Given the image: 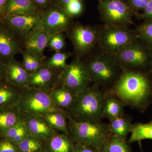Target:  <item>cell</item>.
I'll return each instance as SVG.
<instances>
[{
    "label": "cell",
    "instance_id": "obj_1",
    "mask_svg": "<svg viewBox=\"0 0 152 152\" xmlns=\"http://www.w3.org/2000/svg\"><path fill=\"white\" fill-rule=\"evenodd\" d=\"M114 91L125 103L142 108L148 104L152 89L151 82L145 75L139 71L128 70L118 78Z\"/></svg>",
    "mask_w": 152,
    "mask_h": 152
},
{
    "label": "cell",
    "instance_id": "obj_2",
    "mask_svg": "<svg viewBox=\"0 0 152 152\" xmlns=\"http://www.w3.org/2000/svg\"><path fill=\"white\" fill-rule=\"evenodd\" d=\"M68 123L69 134L75 143L92 147L98 151H103L112 136L108 125L99 122L77 121L69 114Z\"/></svg>",
    "mask_w": 152,
    "mask_h": 152
},
{
    "label": "cell",
    "instance_id": "obj_3",
    "mask_svg": "<svg viewBox=\"0 0 152 152\" xmlns=\"http://www.w3.org/2000/svg\"><path fill=\"white\" fill-rule=\"evenodd\" d=\"M105 101V96L97 85L90 86L76 95L68 111L77 121L97 122L104 116Z\"/></svg>",
    "mask_w": 152,
    "mask_h": 152
},
{
    "label": "cell",
    "instance_id": "obj_4",
    "mask_svg": "<svg viewBox=\"0 0 152 152\" xmlns=\"http://www.w3.org/2000/svg\"><path fill=\"white\" fill-rule=\"evenodd\" d=\"M16 106L24 117L41 116L50 112L65 110L55 103L48 92L28 87L23 89Z\"/></svg>",
    "mask_w": 152,
    "mask_h": 152
},
{
    "label": "cell",
    "instance_id": "obj_5",
    "mask_svg": "<svg viewBox=\"0 0 152 152\" xmlns=\"http://www.w3.org/2000/svg\"><path fill=\"white\" fill-rule=\"evenodd\" d=\"M139 39L127 26H106L99 31L98 44L103 53L113 54Z\"/></svg>",
    "mask_w": 152,
    "mask_h": 152
},
{
    "label": "cell",
    "instance_id": "obj_6",
    "mask_svg": "<svg viewBox=\"0 0 152 152\" xmlns=\"http://www.w3.org/2000/svg\"><path fill=\"white\" fill-rule=\"evenodd\" d=\"M92 82L86 66L75 56L72 61L60 72L59 85L77 95L90 87Z\"/></svg>",
    "mask_w": 152,
    "mask_h": 152
},
{
    "label": "cell",
    "instance_id": "obj_7",
    "mask_svg": "<svg viewBox=\"0 0 152 152\" xmlns=\"http://www.w3.org/2000/svg\"><path fill=\"white\" fill-rule=\"evenodd\" d=\"M98 10L106 26H128L136 12L122 0H99Z\"/></svg>",
    "mask_w": 152,
    "mask_h": 152
},
{
    "label": "cell",
    "instance_id": "obj_8",
    "mask_svg": "<svg viewBox=\"0 0 152 152\" xmlns=\"http://www.w3.org/2000/svg\"><path fill=\"white\" fill-rule=\"evenodd\" d=\"M111 55L121 67L140 69L151 66L152 51L140 39Z\"/></svg>",
    "mask_w": 152,
    "mask_h": 152
},
{
    "label": "cell",
    "instance_id": "obj_9",
    "mask_svg": "<svg viewBox=\"0 0 152 152\" xmlns=\"http://www.w3.org/2000/svg\"><path fill=\"white\" fill-rule=\"evenodd\" d=\"M86 66L96 85H106L113 81L118 75L119 65L110 54L103 53L94 57Z\"/></svg>",
    "mask_w": 152,
    "mask_h": 152
},
{
    "label": "cell",
    "instance_id": "obj_10",
    "mask_svg": "<svg viewBox=\"0 0 152 152\" xmlns=\"http://www.w3.org/2000/svg\"><path fill=\"white\" fill-rule=\"evenodd\" d=\"M42 13L38 11L28 15L7 16L1 20L9 32L21 44L32 31L38 27Z\"/></svg>",
    "mask_w": 152,
    "mask_h": 152
},
{
    "label": "cell",
    "instance_id": "obj_11",
    "mask_svg": "<svg viewBox=\"0 0 152 152\" xmlns=\"http://www.w3.org/2000/svg\"><path fill=\"white\" fill-rule=\"evenodd\" d=\"M67 32L76 56L79 58L89 53L98 43L99 31L92 27L78 24L72 26Z\"/></svg>",
    "mask_w": 152,
    "mask_h": 152
},
{
    "label": "cell",
    "instance_id": "obj_12",
    "mask_svg": "<svg viewBox=\"0 0 152 152\" xmlns=\"http://www.w3.org/2000/svg\"><path fill=\"white\" fill-rule=\"evenodd\" d=\"M72 26V18L66 12L62 7H53L43 12L37 28L51 35L67 31Z\"/></svg>",
    "mask_w": 152,
    "mask_h": 152
},
{
    "label": "cell",
    "instance_id": "obj_13",
    "mask_svg": "<svg viewBox=\"0 0 152 152\" xmlns=\"http://www.w3.org/2000/svg\"><path fill=\"white\" fill-rule=\"evenodd\" d=\"M61 71L46 65L34 73L30 75L28 88L49 92L59 85Z\"/></svg>",
    "mask_w": 152,
    "mask_h": 152
},
{
    "label": "cell",
    "instance_id": "obj_14",
    "mask_svg": "<svg viewBox=\"0 0 152 152\" xmlns=\"http://www.w3.org/2000/svg\"><path fill=\"white\" fill-rule=\"evenodd\" d=\"M20 43L9 32L0 20V58L7 63L21 53Z\"/></svg>",
    "mask_w": 152,
    "mask_h": 152
},
{
    "label": "cell",
    "instance_id": "obj_15",
    "mask_svg": "<svg viewBox=\"0 0 152 152\" xmlns=\"http://www.w3.org/2000/svg\"><path fill=\"white\" fill-rule=\"evenodd\" d=\"M50 35L41 29L33 30L22 42L23 50L35 55L45 58L44 51L47 48Z\"/></svg>",
    "mask_w": 152,
    "mask_h": 152
},
{
    "label": "cell",
    "instance_id": "obj_16",
    "mask_svg": "<svg viewBox=\"0 0 152 152\" xmlns=\"http://www.w3.org/2000/svg\"><path fill=\"white\" fill-rule=\"evenodd\" d=\"M6 63V80L21 89L28 87L30 74L15 58Z\"/></svg>",
    "mask_w": 152,
    "mask_h": 152
},
{
    "label": "cell",
    "instance_id": "obj_17",
    "mask_svg": "<svg viewBox=\"0 0 152 152\" xmlns=\"http://www.w3.org/2000/svg\"><path fill=\"white\" fill-rule=\"evenodd\" d=\"M24 119L30 134L43 140L57 132L40 116H28L25 117Z\"/></svg>",
    "mask_w": 152,
    "mask_h": 152
},
{
    "label": "cell",
    "instance_id": "obj_18",
    "mask_svg": "<svg viewBox=\"0 0 152 152\" xmlns=\"http://www.w3.org/2000/svg\"><path fill=\"white\" fill-rule=\"evenodd\" d=\"M75 142L69 134L57 132L44 140V152H74Z\"/></svg>",
    "mask_w": 152,
    "mask_h": 152
},
{
    "label": "cell",
    "instance_id": "obj_19",
    "mask_svg": "<svg viewBox=\"0 0 152 152\" xmlns=\"http://www.w3.org/2000/svg\"><path fill=\"white\" fill-rule=\"evenodd\" d=\"M24 118L16 106L0 107V135Z\"/></svg>",
    "mask_w": 152,
    "mask_h": 152
},
{
    "label": "cell",
    "instance_id": "obj_20",
    "mask_svg": "<svg viewBox=\"0 0 152 152\" xmlns=\"http://www.w3.org/2000/svg\"><path fill=\"white\" fill-rule=\"evenodd\" d=\"M38 10V6L31 0H8L3 18L32 14L37 12Z\"/></svg>",
    "mask_w": 152,
    "mask_h": 152
},
{
    "label": "cell",
    "instance_id": "obj_21",
    "mask_svg": "<svg viewBox=\"0 0 152 152\" xmlns=\"http://www.w3.org/2000/svg\"><path fill=\"white\" fill-rule=\"evenodd\" d=\"M23 90L6 80L0 83V107L16 106Z\"/></svg>",
    "mask_w": 152,
    "mask_h": 152
},
{
    "label": "cell",
    "instance_id": "obj_22",
    "mask_svg": "<svg viewBox=\"0 0 152 152\" xmlns=\"http://www.w3.org/2000/svg\"><path fill=\"white\" fill-rule=\"evenodd\" d=\"M69 112L66 110L56 111L41 116L49 125L58 132L69 134L68 117Z\"/></svg>",
    "mask_w": 152,
    "mask_h": 152
},
{
    "label": "cell",
    "instance_id": "obj_23",
    "mask_svg": "<svg viewBox=\"0 0 152 152\" xmlns=\"http://www.w3.org/2000/svg\"><path fill=\"white\" fill-rule=\"evenodd\" d=\"M53 101L60 108L68 110L72 105L76 95L66 88L58 86L50 92Z\"/></svg>",
    "mask_w": 152,
    "mask_h": 152
},
{
    "label": "cell",
    "instance_id": "obj_24",
    "mask_svg": "<svg viewBox=\"0 0 152 152\" xmlns=\"http://www.w3.org/2000/svg\"><path fill=\"white\" fill-rule=\"evenodd\" d=\"M132 126L130 120L124 115L111 120L108 125L112 135L124 140H126L130 133Z\"/></svg>",
    "mask_w": 152,
    "mask_h": 152
},
{
    "label": "cell",
    "instance_id": "obj_25",
    "mask_svg": "<svg viewBox=\"0 0 152 152\" xmlns=\"http://www.w3.org/2000/svg\"><path fill=\"white\" fill-rule=\"evenodd\" d=\"M128 143L140 142L144 140H152V121L147 124L137 123L132 125Z\"/></svg>",
    "mask_w": 152,
    "mask_h": 152
},
{
    "label": "cell",
    "instance_id": "obj_26",
    "mask_svg": "<svg viewBox=\"0 0 152 152\" xmlns=\"http://www.w3.org/2000/svg\"><path fill=\"white\" fill-rule=\"evenodd\" d=\"M29 134H30L24 119L0 135V137L7 138L18 145Z\"/></svg>",
    "mask_w": 152,
    "mask_h": 152
},
{
    "label": "cell",
    "instance_id": "obj_27",
    "mask_svg": "<svg viewBox=\"0 0 152 152\" xmlns=\"http://www.w3.org/2000/svg\"><path fill=\"white\" fill-rule=\"evenodd\" d=\"M21 53L23 56L22 64L30 75L37 71L45 64V58L38 56L23 49Z\"/></svg>",
    "mask_w": 152,
    "mask_h": 152
},
{
    "label": "cell",
    "instance_id": "obj_28",
    "mask_svg": "<svg viewBox=\"0 0 152 152\" xmlns=\"http://www.w3.org/2000/svg\"><path fill=\"white\" fill-rule=\"evenodd\" d=\"M123 113L122 104L117 98L112 96H105L104 116L111 120L122 115Z\"/></svg>",
    "mask_w": 152,
    "mask_h": 152
},
{
    "label": "cell",
    "instance_id": "obj_29",
    "mask_svg": "<svg viewBox=\"0 0 152 152\" xmlns=\"http://www.w3.org/2000/svg\"><path fill=\"white\" fill-rule=\"evenodd\" d=\"M18 145L20 152H42L44 140L29 134Z\"/></svg>",
    "mask_w": 152,
    "mask_h": 152
},
{
    "label": "cell",
    "instance_id": "obj_30",
    "mask_svg": "<svg viewBox=\"0 0 152 152\" xmlns=\"http://www.w3.org/2000/svg\"><path fill=\"white\" fill-rule=\"evenodd\" d=\"M139 39L152 51V20H146L136 30Z\"/></svg>",
    "mask_w": 152,
    "mask_h": 152
},
{
    "label": "cell",
    "instance_id": "obj_31",
    "mask_svg": "<svg viewBox=\"0 0 152 152\" xmlns=\"http://www.w3.org/2000/svg\"><path fill=\"white\" fill-rule=\"evenodd\" d=\"M72 55L70 53L56 52L46 61V65L57 70H62L67 65V60Z\"/></svg>",
    "mask_w": 152,
    "mask_h": 152
},
{
    "label": "cell",
    "instance_id": "obj_32",
    "mask_svg": "<svg viewBox=\"0 0 152 152\" xmlns=\"http://www.w3.org/2000/svg\"><path fill=\"white\" fill-rule=\"evenodd\" d=\"M103 152H132L125 140L112 135L105 146Z\"/></svg>",
    "mask_w": 152,
    "mask_h": 152
},
{
    "label": "cell",
    "instance_id": "obj_33",
    "mask_svg": "<svg viewBox=\"0 0 152 152\" xmlns=\"http://www.w3.org/2000/svg\"><path fill=\"white\" fill-rule=\"evenodd\" d=\"M64 33H59L50 36L47 48L51 50L56 52H62L66 48L65 37Z\"/></svg>",
    "mask_w": 152,
    "mask_h": 152
},
{
    "label": "cell",
    "instance_id": "obj_34",
    "mask_svg": "<svg viewBox=\"0 0 152 152\" xmlns=\"http://www.w3.org/2000/svg\"><path fill=\"white\" fill-rule=\"evenodd\" d=\"M62 8L72 18L82 13L83 10V1H75L66 5Z\"/></svg>",
    "mask_w": 152,
    "mask_h": 152
},
{
    "label": "cell",
    "instance_id": "obj_35",
    "mask_svg": "<svg viewBox=\"0 0 152 152\" xmlns=\"http://www.w3.org/2000/svg\"><path fill=\"white\" fill-rule=\"evenodd\" d=\"M0 152H20L17 144L11 140L0 137Z\"/></svg>",
    "mask_w": 152,
    "mask_h": 152
},
{
    "label": "cell",
    "instance_id": "obj_36",
    "mask_svg": "<svg viewBox=\"0 0 152 152\" xmlns=\"http://www.w3.org/2000/svg\"><path fill=\"white\" fill-rule=\"evenodd\" d=\"M151 0H128V4L134 11L144 10Z\"/></svg>",
    "mask_w": 152,
    "mask_h": 152
},
{
    "label": "cell",
    "instance_id": "obj_37",
    "mask_svg": "<svg viewBox=\"0 0 152 152\" xmlns=\"http://www.w3.org/2000/svg\"><path fill=\"white\" fill-rule=\"evenodd\" d=\"M135 15L140 19L152 20V0L150 1L142 13L139 14L136 12Z\"/></svg>",
    "mask_w": 152,
    "mask_h": 152
},
{
    "label": "cell",
    "instance_id": "obj_38",
    "mask_svg": "<svg viewBox=\"0 0 152 152\" xmlns=\"http://www.w3.org/2000/svg\"><path fill=\"white\" fill-rule=\"evenodd\" d=\"M98 151L92 147L85 145L75 143L74 152H98Z\"/></svg>",
    "mask_w": 152,
    "mask_h": 152
},
{
    "label": "cell",
    "instance_id": "obj_39",
    "mask_svg": "<svg viewBox=\"0 0 152 152\" xmlns=\"http://www.w3.org/2000/svg\"><path fill=\"white\" fill-rule=\"evenodd\" d=\"M6 63L0 58V83L6 80Z\"/></svg>",
    "mask_w": 152,
    "mask_h": 152
},
{
    "label": "cell",
    "instance_id": "obj_40",
    "mask_svg": "<svg viewBox=\"0 0 152 152\" xmlns=\"http://www.w3.org/2000/svg\"><path fill=\"white\" fill-rule=\"evenodd\" d=\"M8 0H0V18L1 19L4 15L6 6Z\"/></svg>",
    "mask_w": 152,
    "mask_h": 152
},
{
    "label": "cell",
    "instance_id": "obj_41",
    "mask_svg": "<svg viewBox=\"0 0 152 152\" xmlns=\"http://www.w3.org/2000/svg\"><path fill=\"white\" fill-rule=\"evenodd\" d=\"M31 1L37 6L39 5L41 7H45L49 4L50 0H31Z\"/></svg>",
    "mask_w": 152,
    "mask_h": 152
},
{
    "label": "cell",
    "instance_id": "obj_42",
    "mask_svg": "<svg viewBox=\"0 0 152 152\" xmlns=\"http://www.w3.org/2000/svg\"><path fill=\"white\" fill-rule=\"evenodd\" d=\"M84 0H58L60 4L61 5L62 7L67 4L69 3L75 1H83Z\"/></svg>",
    "mask_w": 152,
    "mask_h": 152
},
{
    "label": "cell",
    "instance_id": "obj_43",
    "mask_svg": "<svg viewBox=\"0 0 152 152\" xmlns=\"http://www.w3.org/2000/svg\"><path fill=\"white\" fill-rule=\"evenodd\" d=\"M151 72H152V61L151 62Z\"/></svg>",
    "mask_w": 152,
    "mask_h": 152
},
{
    "label": "cell",
    "instance_id": "obj_44",
    "mask_svg": "<svg viewBox=\"0 0 152 152\" xmlns=\"http://www.w3.org/2000/svg\"><path fill=\"white\" fill-rule=\"evenodd\" d=\"M98 152H103V151H98Z\"/></svg>",
    "mask_w": 152,
    "mask_h": 152
},
{
    "label": "cell",
    "instance_id": "obj_45",
    "mask_svg": "<svg viewBox=\"0 0 152 152\" xmlns=\"http://www.w3.org/2000/svg\"><path fill=\"white\" fill-rule=\"evenodd\" d=\"M0 20H1V18H0Z\"/></svg>",
    "mask_w": 152,
    "mask_h": 152
},
{
    "label": "cell",
    "instance_id": "obj_46",
    "mask_svg": "<svg viewBox=\"0 0 152 152\" xmlns=\"http://www.w3.org/2000/svg\"><path fill=\"white\" fill-rule=\"evenodd\" d=\"M44 152V151H43V152Z\"/></svg>",
    "mask_w": 152,
    "mask_h": 152
},
{
    "label": "cell",
    "instance_id": "obj_47",
    "mask_svg": "<svg viewBox=\"0 0 152 152\" xmlns=\"http://www.w3.org/2000/svg\"><path fill=\"white\" fill-rule=\"evenodd\" d=\"M142 152H143L142 151Z\"/></svg>",
    "mask_w": 152,
    "mask_h": 152
}]
</instances>
